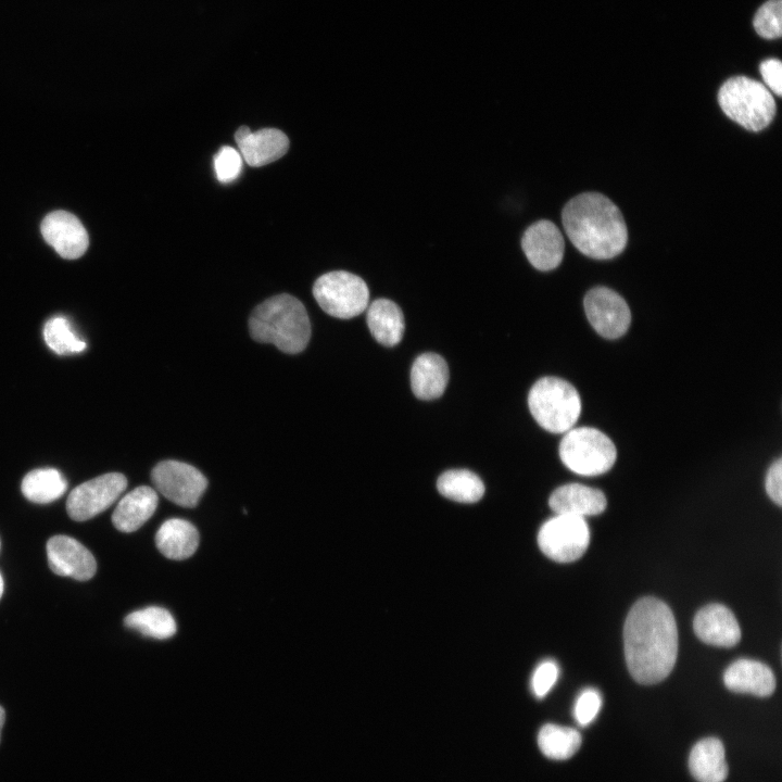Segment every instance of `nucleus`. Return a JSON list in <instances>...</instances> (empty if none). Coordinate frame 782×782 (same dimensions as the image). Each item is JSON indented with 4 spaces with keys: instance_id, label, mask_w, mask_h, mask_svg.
<instances>
[{
    "instance_id": "nucleus-1",
    "label": "nucleus",
    "mask_w": 782,
    "mask_h": 782,
    "mask_svg": "<svg viewBox=\"0 0 782 782\" xmlns=\"http://www.w3.org/2000/svg\"><path fill=\"white\" fill-rule=\"evenodd\" d=\"M626 663L641 684H655L669 676L678 655V629L669 606L655 597L640 598L623 626Z\"/></svg>"
},
{
    "instance_id": "nucleus-2",
    "label": "nucleus",
    "mask_w": 782,
    "mask_h": 782,
    "mask_svg": "<svg viewBox=\"0 0 782 782\" xmlns=\"http://www.w3.org/2000/svg\"><path fill=\"white\" fill-rule=\"evenodd\" d=\"M562 220L571 243L591 258H613L627 245L623 216L602 193L583 192L569 200L563 209Z\"/></svg>"
},
{
    "instance_id": "nucleus-3",
    "label": "nucleus",
    "mask_w": 782,
    "mask_h": 782,
    "mask_svg": "<svg viewBox=\"0 0 782 782\" xmlns=\"http://www.w3.org/2000/svg\"><path fill=\"white\" fill-rule=\"evenodd\" d=\"M252 339L272 343L288 354L302 352L311 338V321L303 303L282 293L258 304L249 319Z\"/></svg>"
},
{
    "instance_id": "nucleus-4",
    "label": "nucleus",
    "mask_w": 782,
    "mask_h": 782,
    "mask_svg": "<svg viewBox=\"0 0 782 782\" xmlns=\"http://www.w3.org/2000/svg\"><path fill=\"white\" fill-rule=\"evenodd\" d=\"M718 102L729 118L751 131L765 129L777 111L770 90L746 76L727 79L718 91Z\"/></svg>"
},
{
    "instance_id": "nucleus-5",
    "label": "nucleus",
    "mask_w": 782,
    "mask_h": 782,
    "mask_svg": "<svg viewBox=\"0 0 782 782\" xmlns=\"http://www.w3.org/2000/svg\"><path fill=\"white\" fill-rule=\"evenodd\" d=\"M528 405L535 421L552 433H565L577 422L581 399L576 388L557 377H543L530 389Z\"/></svg>"
},
{
    "instance_id": "nucleus-6",
    "label": "nucleus",
    "mask_w": 782,
    "mask_h": 782,
    "mask_svg": "<svg viewBox=\"0 0 782 782\" xmlns=\"http://www.w3.org/2000/svg\"><path fill=\"white\" fill-rule=\"evenodd\" d=\"M559 457L571 471L581 476H598L615 464L617 451L613 441L591 427L571 428L559 443Z\"/></svg>"
},
{
    "instance_id": "nucleus-7",
    "label": "nucleus",
    "mask_w": 782,
    "mask_h": 782,
    "mask_svg": "<svg viewBox=\"0 0 782 782\" xmlns=\"http://www.w3.org/2000/svg\"><path fill=\"white\" fill-rule=\"evenodd\" d=\"M313 295L328 315L348 319L366 310L369 290L361 277L345 270H333L317 278Z\"/></svg>"
},
{
    "instance_id": "nucleus-8",
    "label": "nucleus",
    "mask_w": 782,
    "mask_h": 782,
    "mask_svg": "<svg viewBox=\"0 0 782 782\" xmlns=\"http://www.w3.org/2000/svg\"><path fill=\"white\" fill-rule=\"evenodd\" d=\"M590 543V530L584 517L556 514L546 520L538 533L540 550L558 563L580 558Z\"/></svg>"
},
{
    "instance_id": "nucleus-9",
    "label": "nucleus",
    "mask_w": 782,
    "mask_h": 782,
    "mask_svg": "<svg viewBox=\"0 0 782 782\" xmlns=\"http://www.w3.org/2000/svg\"><path fill=\"white\" fill-rule=\"evenodd\" d=\"M151 479L163 496L182 507L197 506L207 487L206 478L195 467L173 459L156 464Z\"/></svg>"
},
{
    "instance_id": "nucleus-10",
    "label": "nucleus",
    "mask_w": 782,
    "mask_h": 782,
    "mask_svg": "<svg viewBox=\"0 0 782 782\" xmlns=\"http://www.w3.org/2000/svg\"><path fill=\"white\" fill-rule=\"evenodd\" d=\"M127 487L119 472L92 478L73 489L66 501L68 516L75 521L88 520L109 508Z\"/></svg>"
},
{
    "instance_id": "nucleus-11",
    "label": "nucleus",
    "mask_w": 782,
    "mask_h": 782,
    "mask_svg": "<svg viewBox=\"0 0 782 782\" xmlns=\"http://www.w3.org/2000/svg\"><path fill=\"white\" fill-rule=\"evenodd\" d=\"M583 305L589 323L602 337L617 339L627 332L631 321L630 308L614 290L595 287L585 294Z\"/></svg>"
},
{
    "instance_id": "nucleus-12",
    "label": "nucleus",
    "mask_w": 782,
    "mask_h": 782,
    "mask_svg": "<svg viewBox=\"0 0 782 782\" xmlns=\"http://www.w3.org/2000/svg\"><path fill=\"white\" fill-rule=\"evenodd\" d=\"M521 248L534 268L546 272L556 268L563 261L565 241L554 223L540 219L525 230Z\"/></svg>"
},
{
    "instance_id": "nucleus-13",
    "label": "nucleus",
    "mask_w": 782,
    "mask_h": 782,
    "mask_svg": "<svg viewBox=\"0 0 782 782\" xmlns=\"http://www.w3.org/2000/svg\"><path fill=\"white\" fill-rule=\"evenodd\" d=\"M47 557L50 569L63 577L86 581L97 570L91 552L80 542L67 535H54L47 542Z\"/></svg>"
},
{
    "instance_id": "nucleus-14",
    "label": "nucleus",
    "mask_w": 782,
    "mask_h": 782,
    "mask_svg": "<svg viewBox=\"0 0 782 782\" xmlns=\"http://www.w3.org/2000/svg\"><path fill=\"white\" fill-rule=\"evenodd\" d=\"M43 239L64 258L75 260L87 250L88 235L80 220L65 211L48 214L41 223Z\"/></svg>"
},
{
    "instance_id": "nucleus-15",
    "label": "nucleus",
    "mask_w": 782,
    "mask_h": 782,
    "mask_svg": "<svg viewBox=\"0 0 782 782\" xmlns=\"http://www.w3.org/2000/svg\"><path fill=\"white\" fill-rule=\"evenodd\" d=\"M235 139L244 161L253 167L277 161L289 149L288 137L276 128L252 131L248 126H241L237 129Z\"/></svg>"
},
{
    "instance_id": "nucleus-16",
    "label": "nucleus",
    "mask_w": 782,
    "mask_h": 782,
    "mask_svg": "<svg viewBox=\"0 0 782 782\" xmlns=\"http://www.w3.org/2000/svg\"><path fill=\"white\" fill-rule=\"evenodd\" d=\"M697 638L709 645L732 647L741 640L740 625L733 613L721 604L701 608L693 620Z\"/></svg>"
},
{
    "instance_id": "nucleus-17",
    "label": "nucleus",
    "mask_w": 782,
    "mask_h": 782,
    "mask_svg": "<svg viewBox=\"0 0 782 782\" xmlns=\"http://www.w3.org/2000/svg\"><path fill=\"white\" fill-rule=\"evenodd\" d=\"M724 685L735 693H748L765 697L773 693L775 678L771 669L754 659H737L723 674Z\"/></svg>"
},
{
    "instance_id": "nucleus-18",
    "label": "nucleus",
    "mask_w": 782,
    "mask_h": 782,
    "mask_svg": "<svg viewBox=\"0 0 782 782\" xmlns=\"http://www.w3.org/2000/svg\"><path fill=\"white\" fill-rule=\"evenodd\" d=\"M548 504L556 514L584 517L603 513L607 501L598 489L569 483L555 489L548 499Z\"/></svg>"
},
{
    "instance_id": "nucleus-19",
    "label": "nucleus",
    "mask_w": 782,
    "mask_h": 782,
    "mask_svg": "<svg viewBox=\"0 0 782 782\" xmlns=\"http://www.w3.org/2000/svg\"><path fill=\"white\" fill-rule=\"evenodd\" d=\"M159 496L154 489L140 485L127 493L112 514L114 527L122 532L138 530L154 514Z\"/></svg>"
},
{
    "instance_id": "nucleus-20",
    "label": "nucleus",
    "mask_w": 782,
    "mask_h": 782,
    "mask_svg": "<svg viewBox=\"0 0 782 782\" xmlns=\"http://www.w3.org/2000/svg\"><path fill=\"white\" fill-rule=\"evenodd\" d=\"M449 381V367L445 360L436 353L417 356L411 369V387L420 400H433L441 396Z\"/></svg>"
},
{
    "instance_id": "nucleus-21",
    "label": "nucleus",
    "mask_w": 782,
    "mask_h": 782,
    "mask_svg": "<svg viewBox=\"0 0 782 782\" xmlns=\"http://www.w3.org/2000/svg\"><path fill=\"white\" fill-rule=\"evenodd\" d=\"M155 544L167 558L182 560L194 554L199 546V532L187 520L172 518L164 521L156 534Z\"/></svg>"
},
{
    "instance_id": "nucleus-22",
    "label": "nucleus",
    "mask_w": 782,
    "mask_h": 782,
    "mask_svg": "<svg viewBox=\"0 0 782 782\" xmlns=\"http://www.w3.org/2000/svg\"><path fill=\"white\" fill-rule=\"evenodd\" d=\"M689 768L698 782H723L728 765L721 741L716 737L698 741L690 753Z\"/></svg>"
},
{
    "instance_id": "nucleus-23",
    "label": "nucleus",
    "mask_w": 782,
    "mask_h": 782,
    "mask_svg": "<svg viewBox=\"0 0 782 782\" xmlns=\"http://www.w3.org/2000/svg\"><path fill=\"white\" fill-rule=\"evenodd\" d=\"M367 325L373 337L382 345H396L404 333L405 323L401 308L388 299L375 300L367 310Z\"/></svg>"
},
{
    "instance_id": "nucleus-24",
    "label": "nucleus",
    "mask_w": 782,
    "mask_h": 782,
    "mask_svg": "<svg viewBox=\"0 0 782 782\" xmlns=\"http://www.w3.org/2000/svg\"><path fill=\"white\" fill-rule=\"evenodd\" d=\"M67 489L65 477L55 468L45 467L29 471L21 490L30 502L47 504L61 497Z\"/></svg>"
},
{
    "instance_id": "nucleus-25",
    "label": "nucleus",
    "mask_w": 782,
    "mask_h": 782,
    "mask_svg": "<svg viewBox=\"0 0 782 782\" xmlns=\"http://www.w3.org/2000/svg\"><path fill=\"white\" fill-rule=\"evenodd\" d=\"M441 495L459 503L478 502L484 493L482 480L467 469H451L444 471L437 481Z\"/></svg>"
},
{
    "instance_id": "nucleus-26",
    "label": "nucleus",
    "mask_w": 782,
    "mask_h": 782,
    "mask_svg": "<svg viewBox=\"0 0 782 782\" xmlns=\"http://www.w3.org/2000/svg\"><path fill=\"white\" fill-rule=\"evenodd\" d=\"M124 623L144 636L165 640L176 633V622L172 614L159 606H149L128 614Z\"/></svg>"
},
{
    "instance_id": "nucleus-27",
    "label": "nucleus",
    "mask_w": 782,
    "mask_h": 782,
    "mask_svg": "<svg viewBox=\"0 0 782 782\" xmlns=\"http://www.w3.org/2000/svg\"><path fill=\"white\" fill-rule=\"evenodd\" d=\"M581 741V735L577 730L553 723L543 726L538 735L541 752L546 757L556 760L573 756L579 749Z\"/></svg>"
},
{
    "instance_id": "nucleus-28",
    "label": "nucleus",
    "mask_w": 782,
    "mask_h": 782,
    "mask_svg": "<svg viewBox=\"0 0 782 782\" xmlns=\"http://www.w3.org/2000/svg\"><path fill=\"white\" fill-rule=\"evenodd\" d=\"M43 339L59 355L79 353L86 349V342L74 332L70 321L61 316L53 317L45 324Z\"/></svg>"
},
{
    "instance_id": "nucleus-29",
    "label": "nucleus",
    "mask_w": 782,
    "mask_h": 782,
    "mask_svg": "<svg viewBox=\"0 0 782 782\" xmlns=\"http://www.w3.org/2000/svg\"><path fill=\"white\" fill-rule=\"evenodd\" d=\"M753 25L765 39H777L782 35V0H768L757 10Z\"/></svg>"
},
{
    "instance_id": "nucleus-30",
    "label": "nucleus",
    "mask_w": 782,
    "mask_h": 782,
    "mask_svg": "<svg viewBox=\"0 0 782 782\" xmlns=\"http://www.w3.org/2000/svg\"><path fill=\"white\" fill-rule=\"evenodd\" d=\"M216 178L222 184H229L238 178L242 171V157L238 150L225 146L214 156Z\"/></svg>"
},
{
    "instance_id": "nucleus-31",
    "label": "nucleus",
    "mask_w": 782,
    "mask_h": 782,
    "mask_svg": "<svg viewBox=\"0 0 782 782\" xmlns=\"http://www.w3.org/2000/svg\"><path fill=\"white\" fill-rule=\"evenodd\" d=\"M602 706V697L597 690L585 689L576 701L573 715L580 726H588L598 714Z\"/></svg>"
},
{
    "instance_id": "nucleus-32",
    "label": "nucleus",
    "mask_w": 782,
    "mask_h": 782,
    "mask_svg": "<svg viewBox=\"0 0 782 782\" xmlns=\"http://www.w3.org/2000/svg\"><path fill=\"white\" fill-rule=\"evenodd\" d=\"M559 669L556 663L545 660L533 672L531 686L535 696L543 697L557 681Z\"/></svg>"
},
{
    "instance_id": "nucleus-33",
    "label": "nucleus",
    "mask_w": 782,
    "mask_h": 782,
    "mask_svg": "<svg viewBox=\"0 0 782 782\" xmlns=\"http://www.w3.org/2000/svg\"><path fill=\"white\" fill-rule=\"evenodd\" d=\"M759 72L766 84L778 97L782 94V63L778 59H767L759 65Z\"/></svg>"
},
{
    "instance_id": "nucleus-34",
    "label": "nucleus",
    "mask_w": 782,
    "mask_h": 782,
    "mask_svg": "<svg viewBox=\"0 0 782 782\" xmlns=\"http://www.w3.org/2000/svg\"><path fill=\"white\" fill-rule=\"evenodd\" d=\"M766 491L769 497L779 506L782 503V461L777 459L766 476Z\"/></svg>"
},
{
    "instance_id": "nucleus-35",
    "label": "nucleus",
    "mask_w": 782,
    "mask_h": 782,
    "mask_svg": "<svg viewBox=\"0 0 782 782\" xmlns=\"http://www.w3.org/2000/svg\"><path fill=\"white\" fill-rule=\"evenodd\" d=\"M4 720H5V711H4V709L0 706V741H1V731H2V728H3V724H4Z\"/></svg>"
},
{
    "instance_id": "nucleus-36",
    "label": "nucleus",
    "mask_w": 782,
    "mask_h": 782,
    "mask_svg": "<svg viewBox=\"0 0 782 782\" xmlns=\"http://www.w3.org/2000/svg\"><path fill=\"white\" fill-rule=\"evenodd\" d=\"M2 593H3V579H2V576H1V573H0V598H1V596H2Z\"/></svg>"
}]
</instances>
